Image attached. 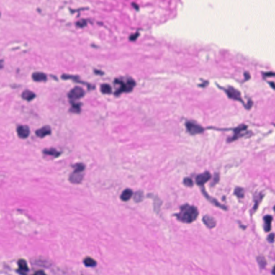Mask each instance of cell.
Listing matches in <instances>:
<instances>
[{
	"mask_svg": "<svg viewBox=\"0 0 275 275\" xmlns=\"http://www.w3.org/2000/svg\"><path fill=\"white\" fill-rule=\"evenodd\" d=\"M18 137L22 139L27 138L30 135V129L27 125H20L17 128Z\"/></svg>",
	"mask_w": 275,
	"mask_h": 275,
	"instance_id": "9",
	"label": "cell"
},
{
	"mask_svg": "<svg viewBox=\"0 0 275 275\" xmlns=\"http://www.w3.org/2000/svg\"><path fill=\"white\" fill-rule=\"evenodd\" d=\"M248 126L242 124L239 126L234 130L233 136L230 139H228V141L229 143L232 142L242 137L246 134L247 132Z\"/></svg>",
	"mask_w": 275,
	"mask_h": 275,
	"instance_id": "4",
	"label": "cell"
},
{
	"mask_svg": "<svg viewBox=\"0 0 275 275\" xmlns=\"http://www.w3.org/2000/svg\"><path fill=\"white\" fill-rule=\"evenodd\" d=\"M73 167L74 169V171L78 172H83L85 169V166L82 163H78L73 165Z\"/></svg>",
	"mask_w": 275,
	"mask_h": 275,
	"instance_id": "25",
	"label": "cell"
},
{
	"mask_svg": "<svg viewBox=\"0 0 275 275\" xmlns=\"http://www.w3.org/2000/svg\"><path fill=\"white\" fill-rule=\"evenodd\" d=\"M61 78L63 80H72L73 81L77 82H80L82 84H84V82H82L80 81L79 77L78 76H75V75H68V74H63L61 76Z\"/></svg>",
	"mask_w": 275,
	"mask_h": 275,
	"instance_id": "21",
	"label": "cell"
},
{
	"mask_svg": "<svg viewBox=\"0 0 275 275\" xmlns=\"http://www.w3.org/2000/svg\"><path fill=\"white\" fill-rule=\"evenodd\" d=\"M72 107L70 109V111L73 113L79 114L81 112V103H76L74 101H71Z\"/></svg>",
	"mask_w": 275,
	"mask_h": 275,
	"instance_id": "19",
	"label": "cell"
},
{
	"mask_svg": "<svg viewBox=\"0 0 275 275\" xmlns=\"http://www.w3.org/2000/svg\"><path fill=\"white\" fill-rule=\"evenodd\" d=\"M51 129L50 126H45L41 129L37 130L36 131V134L37 137L42 138L47 135L51 134Z\"/></svg>",
	"mask_w": 275,
	"mask_h": 275,
	"instance_id": "12",
	"label": "cell"
},
{
	"mask_svg": "<svg viewBox=\"0 0 275 275\" xmlns=\"http://www.w3.org/2000/svg\"><path fill=\"white\" fill-rule=\"evenodd\" d=\"M133 194V193L132 190L130 189H126L122 192L120 196V199L124 202L128 201L131 198Z\"/></svg>",
	"mask_w": 275,
	"mask_h": 275,
	"instance_id": "17",
	"label": "cell"
},
{
	"mask_svg": "<svg viewBox=\"0 0 275 275\" xmlns=\"http://www.w3.org/2000/svg\"><path fill=\"white\" fill-rule=\"evenodd\" d=\"M264 76H266V77H271V76H274V73L273 72H267V73H266L264 74Z\"/></svg>",
	"mask_w": 275,
	"mask_h": 275,
	"instance_id": "33",
	"label": "cell"
},
{
	"mask_svg": "<svg viewBox=\"0 0 275 275\" xmlns=\"http://www.w3.org/2000/svg\"><path fill=\"white\" fill-rule=\"evenodd\" d=\"M101 91L104 94H110L112 91V88L108 84H103L101 86Z\"/></svg>",
	"mask_w": 275,
	"mask_h": 275,
	"instance_id": "22",
	"label": "cell"
},
{
	"mask_svg": "<svg viewBox=\"0 0 275 275\" xmlns=\"http://www.w3.org/2000/svg\"><path fill=\"white\" fill-rule=\"evenodd\" d=\"M267 240L270 243H273V242H274V240H275V234H274V233H271L270 234H269L268 236Z\"/></svg>",
	"mask_w": 275,
	"mask_h": 275,
	"instance_id": "30",
	"label": "cell"
},
{
	"mask_svg": "<svg viewBox=\"0 0 275 275\" xmlns=\"http://www.w3.org/2000/svg\"><path fill=\"white\" fill-rule=\"evenodd\" d=\"M186 128L189 133L191 135H198L203 133L204 129L202 126L194 122H188L186 124Z\"/></svg>",
	"mask_w": 275,
	"mask_h": 275,
	"instance_id": "5",
	"label": "cell"
},
{
	"mask_svg": "<svg viewBox=\"0 0 275 275\" xmlns=\"http://www.w3.org/2000/svg\"><path fill=\"white\" fill-rule=\"evenodd\" d=\"M43 153L45 155L54 156V158H58L61 154V153L60 152L58 151L57 150H55L53 148L45 149L43 150Z\"/></svg>",
	"mask_w": 275,
	"mask_h": 275,
	"instance_id": "18",
	"label": "cell"
},
{
	"mask_svg": "<svg viewBox=\"0 0 275 275\" xmlns=\"http://www.w3.org/2000/svg\"><path fill=\"white\" fill-rule=\"evenodd\" d=\"M219 175L218 173H215V175H214V178H213V181L211 183V186H215V184L218 183L219 181Z\"/></svg>",
	"mask_w": 275,
	"mask_h": 275,
	"instance_id": "29",
	"label": "cell"
},
{
	"mask_svg": "<svg viewBox=\"0 0 275 275\" xmlns=\"http://www.w3.org/2000/svg\"><path fill=\"white\" fill-rule=\"evenodd\" d=\"M19 268L17 272L21 275H26L29 271V268L27 261L24 259H20L18 261Z\"/></svg>",
	"mask_w": 275,
	"mask_h": 275,
	"instance_id": "11",
	"label": "cell"
},
{
	"mask_svg": "<svg viewBox=\"0 0 275 275\" xmlns=\"http://www.w3.org/2000/svg\"><path fill=\"white\" fill-rule=\"evenodd\" d=\"M22 97L24 100L31 101L36 97V94L29 90H25L22 94Z\"/></svg>",
	"mask_w": 275,
	"mask_h": 275,
	"instance_id": "16",
	"label": "cell"
},
{
	"mask_svg": "<svg viewBox=\"0 0 275 275\" xmlns=\"http://www.w3.org/2000/svg\"><path fill=\"white\" fill-rule=\"evenodd\" d=\"M87 24V23L86 21L82 20V21H78L77 23V25L78 27H85Z\"/></svg>",
	"mask_w": 275,
	"mask_h": 275,
	"instance_id": "31",
	"label": "cell"
},
{
	"mask_svg": "<svg viewBox=\"0 0 275 275\" xmlns=\"http://www.w3.org/2000/svg\"><path fill=\"white\" fill-rule=\"evenodd\" d=\"M32 78L34 81L36 82H42L46 81L47 76L44 73L37 72L33 73L32 75Z\"/></svg>",
	"mask_w": 275,
	"mask_h": 275,
	"instance_id": "15",
	"label": "cell"
},
{
	"mask_svg": "<svg viewBox=\"0 0 275 275\" xmlns=\"http://www.w3.org/2000/svg\"><path fill=\"white\" fill-rule=\"evenodd\" d=\"M95 73L97 75H102L103 74H104V73L101 71H99V70H95Z\"/></svg>",
	"mask_w": 275,
	"mask_h": 275,
	"instance_id": "35",
	"label": "cell"
},
{
	"mask_svg": "<svg viewBox=\"0 0 275 275\" xmlns=\"http://www.w3.org/2000/svg\"><path fill=\"white\" fill-rule=\"evenodd\" d=\"M211 178V175L209 171L198 175L196 178V182L198 186H203L205 183L208 182Z\"/></svg>",
	"mask_w": 275,
	"mask_h": 275,
	"instance_id": "7",
	"label": "cell"
},
{
	"mask_svg": "<svg viewBox=\"0 0 275 275\" xmlns=\"http://www.w3.org/2000/svg\"><path fill=\"white\" fill-rule=\"evenodd\" d=\"M82 172L74 171L72 173L69 177V180L73 184H79L82 182L84 179V174L81 173Z\"/></svg>",
	"mask_w": 275,
	"mask_h": 275,
	"instance_id": "10",
	"label": "cell"
},
{
	"mask_svg": "<svg viewBox=\"0 0 275 275\" xmlns=\"http://www.w3.org/2000/svg\"><path fill=\"white\" fill-rule=\"evenodd\" d=\"M114 82L115 84L120 85L119 89L117 90L114 93V95L116 96H119L122 93L131 92L136 85L135 81L131 78H127L126 82L123 81V80L116 79Z\"/></svg>",
	"mask_w": 275,
	"mask_h": 275,
	"instance_id": "2",
	"label": "cell"
},
{
	"mask_svg": "<svg viewBox=\"0 0 275 275\" xmlns=\"http://www.w3.org/2000/svg\"><path fill=\"white\" fill-rule=\"evenodd\" d=\"M144 198V192L139 190L135 194V196H134V200L136 203H139L143 200Z\"/></svg>",
	"mask_w": 275,
	"mask_h": 275,
	"instance_id": "23",
	"label": "cell"
},
{
	"mask_svg": "<svg viewBox=\"0 0 275 275\" xmlns=\"http://www.w3.org/2000/svg\"><path fill=\"white\" fill-rule=\"evenodd\" d=\"M84 90L81 87L77 86L70 90L68 94V97L71 101H74V100L81 99L84 96Z\"/></svg>",
	"mask_w": 275,
	"mask_h": 275,
	"instance_id": "6",
	"label": "cell"
},
{
	"mask_svg": "<svg viewBox=\"0 0 275 275\" xmlns=\"http://www.w3.org/2000/svg\"><path fill=\"white\" fill-rule=\"evenodd\" d=\"M223 90H224L225 92L227 94V96L230 99L239 101L244 104V102L241 97V93L238 90L234 88V87H230V86L228 87L227 88H224Z\"/></svg>",
	"mask_w": 275,
	"mask_h": 275,
	"instance_id": "3",
	"label": "cell"
},
{
	"mask_svg": "<svg viewBox=\"0 0 275 275\" xmlns=\"http://www.w3.org/2000/svg\"><path fill=\"white\" fill-rule=\"evenodd\" d=\"M202 193H203L204 196L205 197V198H206L207 200L209 201L210 203H211L213 204L214 205H215V206H217V207H218L220 208L221 209H224V210H227V208L226 206H225L224 205H222V204L220 203L216 199H215V198L211 197V196H210L209 195V194L207 193V192H206V191L205 190L204 188L202 189Z\"/></svg>",
	"mask_w": 275,
	"mask_h": 275,
	"instance_id": "8",
	"label": "cell"
},
{
	"mask_svg": "<svg viewBox=\"0 0 275 275\" xmlns=\"http://www.w3.org/2000/svg\"><path fill=\"white\" fill-rule=\"evenodd\" d=\"M272 218L271 215H266L264 217V230L266 232H269L271 229V222H272Z\"/></svg>",
	"mask_w": 275,
	"mask_h": 275,
	"instance_id": "14",
	"label": "cell"
},
{
	"mask_svg": "<svg viewBox=\"0 0 275 275\" xmlns=\"http://www.w3.org/2000/svg\"><path fill=\"white\" fill-rule=\"evenodd\" d=\"M3 65H2V61L0 60V69L3 68Z\"/></svg>",
	"mask_w": 275,
	"mask_h": 275,
	"instance_id": "36",
	"label": "cell"
},
{
	"mask_svg": "<svg viewBox=\"0 0 275 275\" xmlns=\"http://www.w3.org/2000/svg\"><path fill=\"white\" fill-rule=\"evenodd\" d=\"M139 36V34L138 33H136V34H134V35H132V36H131V37H130V39L131 40H135V39H137L138 38V37Z\"/></svg>",
	"mask_w": 275,
	"mask_h": 275,
	"instance_id": "32",
	"label": "cell"
},
{
	"mask_svg": "<svg viewBox=\"0 0 275 275\" xmlns=\"http://www.w3.org/2000/svg\"><path fill=\"white\" fill-rule=\"evenodd\" d=\"M179 209V213L175 215L179 221L190 224L197 218L199 212L196 207L186 204L181 206Z\"/></svg>",
	"mask_w": 275,
	"mask_h": 275,
	"instance_id": "1",
	"label": "cell"
},
{
	"mask_svg": "<svg viewBox=\"0 0 275 275\" xmlns=\"http://www.w3.org/2000/svg\"><path fill=\"white\" fill-rule=\"evenodd\" d=\"M234 194L239 198H242L245 196V191L242 188L236 187L234 190Z\"/></svg>",
	"mask_w": 275,
	"mask_h": 275,
	"instance_id": "24",
	"label": "cell"
},
{
	"mask_svg": "<svg viewBox=\"0 0 275 275\" xmlns=\"http://www.w3.org/2000/svg\"><path fill=\"white\" fill-rule=\"evenodd\" d=\"M34 274L36 275H45V272H44L43 271H42V270H39V271H36V272H35Z\"/></svg>",
	"mask_w": 275,
	"mask_h": 275,
	"instance_id": "34",
	"label": "cell"
},
{
	"mask_svg": "<svg viewBox=\"0 0 275 275\" xmlns=\"http://www.w3.org/2000/svg\"><path fill=\"white\" fill-rule=\"evenodd\" d=\"M154 210H155V211L157 213H158V212H159V210H160V206L161 205V200H160L158 197L155 198V199H154Z\"/></svg>",
	"mask_w": 275,
	"mask_h": 275,
	"instance_id": "26",
	"label": "cell"
},
{
	"mask_svg": "<svg viewBox=\"0 0 275 275\" xmlns=\"http://www.w3.org/2000/svg\"><path fill=\"white\" fill-rule=\"evenodd\" d=\"M84 263L88 267H95L97 265L96 261L91 257H86L84 260Z\"/></svg>",
	"mask_w": 275,
	"mask_h": 275,
	"instance_id": "20",
	"label": "cell"
},
{
	"mask_svg": "<svg viewBox=\"0 0 275 275\" xmlns=\"http://www.w3.org/2000/svg\"><path fill=\"white\" fill-rule=\"evenodd\" d=\"M183 184L188 187H192L194 186V182L192 179L189 177H186L183 179Z\"/></svg>",
	"mask_w": 275,
	"mask_h": 275,
	"instance_id": "28",
	"label": "cell"
},
{
	"mask_svg": "<svg viewBox=\"0 0 275 275\" xmlns=\"http://www.w3.org/2000/svg\"><path fill=\"white\" fill-rule=\"evenodd\" d=\"M204 224L209 228H213L216 226V221L212 217L209 215H204L203 218Z\"/></svg>",
	"mask_w": 275,
	"mask_h": 275,
	"instance_id": "13",
	"label": "cell"
},
{
	"mask_svg": "<svg viewBox=\"0 0 275 275\" xmlns=\"http://www.w3.org/2000/svg\"><path fill=\"white\" fill-rule=\"evenodd\" d=\"M257 262L261 268H264L266 264V262L264 257L263 256H258L257 258Z\"/></svg>",
	"mask_w": 275,
	"mask_h": 275,
	"instance_id": "27",
	"label": "cell"
},
{
	"mask_svg": "<svg viewBox=\"0 0 275 275\" xmlns=\"http://www.w3.org/2000/svg\"><path fill=\"white\" fill-rule=\"evenodd\" d=\"M0 16H1V13H0Z\"/></svg>",
	"mask_w": 275,
	"mask_h": 275,
	"instance_id": "37",
	"label": "cell"
}]
</instances>
